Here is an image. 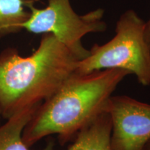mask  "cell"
<instances>
[{"label": "cell", "mask_w": 150, "mask_h": 150, "mask_svg": "<svg viewBox=\"0 0 150 150\" xmlns=\"http://www.w3.org/2000/svg\"><path fill=\"white\" fill-rule=\"evenodd\" d=\"M128 74L122 69L73 73L33 113L22 134L25 145L30 148L54 134L62 145L74 139L81 129L104 111L112 93Z\"/></svg>", "instance_id": "1"}, {"label": "cell", "mask_w": 150, "mask_h": 150, "mask_svg": "<svg viewBox=\"0 0 150 150\" xmlns=\"http://www.w3.org/2000/svg\"><path fill=\"white\" fill-rule=\"evenodd\" d=\"M79 60L51 33L22 56L15 48L0 53V109L3 118L40 105L74 72Z\"/></svg>", "instance_id": "2"}, {"label": "cell", "mask_w": 150, "mask_h": 150, "mask_svg": "<svg viewBox=\"0 0 150 150\" xmlns=\"http://www.w3.org/2000/svg\"><path fill=\"white\" fill-rule=\"evenodd\" d=\"M145 22L134 10L120 17L115 35L102 45L95 44L89 55L76 63L74 72L87 74L106 69H122L136 75L142 86L150 84V52L144 37Z\"/></svg>", "instance_id": "3"}, {"label": "cell", "mask_w": 150, "mask_h": 150, "mask_svg": "<svg viewBox=\"0 0 150 150\" xmlns=\"http://www.w3.org/2000/svg\"><path fill=\"white\" fill-rule=\"evenodd\" d=\"M35 1L27 6L30 11L22 29L35 34L51 33L72 52L79 61L89 55L82 38L91 33L104 32L107 29L103 18L104 10L97 8L85 15L73 10L70 0H48L44 8L35 7Z\"/></svg>", "instance_id": "4"}, {"label": "cell", "mask_w": 150, "mask_h": 150, "mask_svg": "<svg viewBox=\"0 0 150 150\" xmlns=\"http://www.w3.org/2000/svg\"><path fill=\"white\" fill-rule=\"evenodd\" d=\"M111 150H144L150 140V104L121 95L110 97Z\"/></svg>", "instance_id": "5"}, {"label": "cell", "mask_w": 150, "mask_h": 150, "mask_svg": "<svg viewBox=\"0 0 150 150\" xmlns=\"http://www.w3.org/2000/svg\"><path fill=\"white\" fill-rule=\"evenodd\" d=\"M111 118L105 110L79 131L67 150H111Z\"/></svg>", "instance_id": "6"}, {"label": "cell", "mask_w": 150, "mask_h": 150, "mask_svg": "<svg viewBox=\"0 0 150 150\" xmlns=\"http://www.w3.org/2000/svg\"><path fill=\"white\" fill-rule=\"evenodd\" d=\"M39 106L20 110L0 126V150H31L22 140V134ZM42 150H54L53 142H49Z\"/></svg>", "instance_id": "7"}, {"label": "cell", "mask_w": 150, "mask_h": 150, "mask_svg": "<svg viewBox=\"0 0 150 150\" xmlns=\"http://www.w3.org/2000/svg\"><path fill=\"white\" fill-rule=\"evenodd\" d=\"M35 0H0V38L20 32L28 20L27 6Z\"/></svg>", "instance_id": "8"}, {"label": "cell", "mask_w": 150, "mask_h": 150, "mask_svg": "<svg viewBox=\"0 0 150 150\" xmlns=\"http://www.w3.org/2000/svg\"><path fill=\"white\" fill-rule=\"evenodd\" d=\"M144 37L146 44L150 52V18L147 22H145V28H144Z\"/></svg>", "instance_id": "9"}, {"label": "cell", "mask_w": 150, "mask_h": 150, "mask_svg": "<svg viewBox=\"0 0 150 150\" xmlns=\"http://www.w3.org/2000/svg\"><path fill=\"white\" fill-rule=\"evenodd\" d=\"M144 150H150V140L147 142V144L146 145L145 147V149H144Z\"/></svg>", "instance_id": "10"}, {"label": "cell", "mask_w": 150, "mask_h": 150, "mask_svg": "<svg viewBox=\"0 0 150 150\" xmlns=\"http://www.w3.org/2000/svg\"><path fill=\"white\" fill-rule=\"evenodd\" d=\"M1 118H3V117H2V115H1V109H0V120H1Z\"/></svg>", "instance_id": "11"}]
</instances>
